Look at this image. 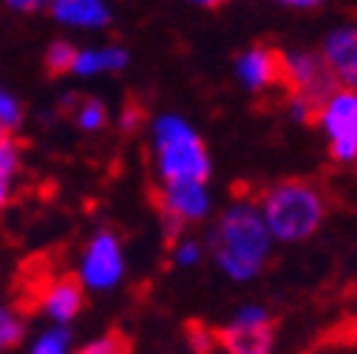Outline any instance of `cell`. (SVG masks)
<instances>
[{
    "instance_id": "19",
    "label": "cell",
    "mask_w": 357,
    "mask_h": 354,
    "mask_svg": "<svg viewBox=\"0 0 357 354\" xmlns=\"http://www.w3.org/2000/svg\"><path fill=\"white\" fill-rule=\"evenodd\" d=\"M23 337H26L23 318L15 312V309L6 306L3 312H0V346H3V348H15V346L23 343Z\"/></svg>"
},
{
    "instance_id": "15",
    "label": "cell",
    "mask_w": 357,
    "mask_h": 354,
    "mask_svg": "<svg viewBox=\"0 0 357 354\" xmlns=\"http://www.w3.org/2000/svg\"><path fill=\"white\" fill-rule=\"evenodd\" d=\"M66 111H71L77 128L85 130V134H97V130H102V128L108 125V108H105L100 100H94V97L68 102Z\"/></svg>"
},
{
    "instance_id": "10",
    "label": "cell",
    "mask_w": 357,
    "mask_h": 354,
    "mask_svg": "<svg viewBox=\"0 0 357 354\" xmlns=\"http://www.w3.org/2000/svg\"><path fill=\"white\" fill-rule=\"evenodd\" d=\"M321 54H324L337 88L357 91V23L332 29L324 37Z\"/></svg>"
},
{
    "instance_id": "23",
    "label": "cell",
    "mask_w": 357,
    "mask_h": 354,
    "mask_svg": "<svg viewBox=\"0 0 357 354\" xmlns=\"http://www.w3.org/2000/svg\"><path fill=\"white\" fill-rule=\"evenodd\" d=\"M142 119H145V111H142L137 102H128L125 111H122V116H119V125H122L125 134H133V130L139 128Z\"/></svg>"
},
{
    "instance_id": "7",
    "label": "cell",
    "mask_w": 357,
    "mask_h": 354,
    "mask_svg": "<svg viewBox=\"0 0 357 354\" xmlns=\"http://www.w3.org/2000/svg\"><path fill=\"white\" fill-rule=\"evenodd\" d=\"M273 340H275L273 318L258 303L241 306L236 318L218 329V343L227 354H270Z\"/></svg>"
},
{
    "instance_id": "20",
    "label": "cell",
    "mask_w": 357,
    "mask_h": 354,
    "mask_svg": "<svg viewBox=\"0 0 357 354\" xmlns=\"http://www.w3.org/2000/svg\"><path fill=\"white\" fill-rule=\"evenodd\" d=\"M77 354H130V340L122 332H111V334H102L91 343H85Z\"/></svg>"
},
{
    "instance_id": "2",
    "label": "cell",
    "mask_w": 357,
    "mask_h": 354,
    "mask_svg": "<svg viewBox=\"0 0 357 354\" xmlns=\"http://www.w3.org/2000/svg\"><path fill=\"white\" fill-rule=\"evenodd\" d=\"M258 207L278 244H301L312 238L321 230L329 210L324 190L306 179H284L266 187Z\"/></svg>"
},
{
    "instance_id": "12",
    "label": "cell",
    "mask_w": 357,
    "mask_h": 354,
    "mask_svg": "<svg viewBox=\"0 0 357 354\" xmlns=\"http://www.w3.org/2000/svg\"><path fill=\"white\" fill-rule=\"evenodd\" d=\"M52 17L71 29H105L111 6L105 0H52Z\"/></svg>"
},
{
    "instance_id": "3",
    "label": "cell",
    "mask_w": 357,
    "mask_h": 354,
    "mask_svg": "<svg viewBox=\"0 0 357 354\" xmlns=\"http://www.w3.org/2000/svg\"><path fill=\"white\" fill-rule=\"evenodd\" d=\"M151 145L156 159L159 185L176 182H207L210 153L202 137L176 114H162L151 122Z\"/></svg>"
},
{
    "instance_id": "22",
    "label": "cell",
    "mask_w": 357,
    "mask_h": 354,
    "mask_svg": "<svg viewBox=\"0 0 357 354\" xmlns=\"http://www.w3.org/2000/svg\"><path fill=\"white\" fill-rule=\"evenodd\" d=\"M170 258H173L176 267H196L202 261V244L193 238H182V241H176Z\"/></svg>"
},
{
    "instance_id": "1",
    "label": "cell",
    "mask_w": 357,
    "mask_h": 354,
    "mask_svg": "<svg viewBox=\"0 0 357 354\" xmlns=\"http://www.w3.org/2000/svg\"><path fill=\"white\" fill-rule=\"evenodd\" d=\"M273 244L275 238L266 227L258 201L244 199L230 204L218 215L207 238V249L218 263V270L238 284L252 281L264 270V263L270 261Z\"/></svg>"
},
{
    "instance_id": "26",
    "label": "cell",
    "mask_w": 357,
    "mask_h": 354,
    "mask_svg": "<svg viewBox=\"0 0 357 354\" xmlns=\"http://www.w3.org/2000/svg\"><path fill=\"white\" fill-rule=\"evenodd\" d=\"M190 3H196V6H207V9H215V6H221V3H227V0H190Z\"/></svg>"
},
{
    "instance_id": "21",
    "label": "cell",
    "mask_w": 357,
    "mask_h": 354,
    "mask_svg": "<svg viewBox=\"0 0 357 354\" xmlns=\"http://www.w3.org/2000/svg\"><path fill=\"white\" fill-rule=\"evenodd\" d=\"M188 340H190V348L196 354H210L215 346H221L218 343V332L204 326V323H190L188 326Z\"/></svg>"
},
{
    "instance_id": "14",
    "label": "cell",
    "mask_w": 357,
    "mask_h": 354,
    "mask_svg": "<svg viewBox=\"0 0 357 354\" xmlns=\"http://www.w3.org/2000/svg\"><path fill=\"white\" fill-rule=\"evenodd\" d=\"M23 170V148L15 137H0V199L9 204L15 193V176Z\"/></svg>"
},
{
    "instance_id": "4",
    "label": "cell",
    "mask_w": 357,
    "mask_h": 354,
    "mask_svg": "<svg viewBox=\"0 0 357 354\" xmlns=\"http://www.w3.org/2000/svg\"><path fill=\"white\" fill-rule=\"evenodd\" d=\"M318 125L329 139L332 159L340 164H357V91H332L318 111Z\"/></svg>"
},
{
    "instance_id": "16",
    "label": "cell",
    "mask_w": 357,
    "mask_h": 354,
    "mask_svg": "<svg viewBox=\"0 0 357 354\" xmlns=\"http://www.w3.org/2000/svg\"><path fill=\"white\" fill-rule=\"evenodd\" d=\"M79 49H74L68 40H54L46 49V57H43V68H46L52 77H60L66 71H74V60H77Z\"/></svg>"
},
{
    "instance_id": "24",
    "label": "cell",
    "mask_w": 357,
    "mask_h": 354,
    "mask_svg": "<svg viewBox=\"0 0 357 354\" xmlns=\"http://www.w3.org/2000/svg\"><path fill=\"white\" fill-rule=\"evenodd\" d=\"M6 6L15 12H37V9L52 6V0H6Z\"/></svg>"
},
{
    "instance_id": "5",
    "label": "cell",
    "mask_w": 357,
    "mask_h": 354,
    "mask_svg": "<svg viewBox=\"0 0 357 354\" xmlns=\"http://www.w3.org/2000/svg\"><path fill=\"white\" fill-rule=\"evenodd\" d=\"M153 201L159 207L162 224L167 238L182 236L188 224H196L210 213V190L207 182H176V185H159L153 193Z\"/></svg>"
},
{
    "instance_id": "11",
    "label": "cell",
    "mask_w": 357,
    "mask_h": 354,
    "mask_svg": "<svg viewBox=\"0 0 357 354\" xmlns=\"http://www.w3.org/2000/svg\"><path fill=\"white\" fill-rule=\"evenodd\" d=\"M82 281L74 278V275H60V278H49L40 284V292H37V303L43 306L57 326H66L71 323L79 309H82Z\"/></svg>"
},
{
    "instance_id": "17",
    "label": "cell",
    "mask_w": 357,
    "mask_h": 354,
    "mask_svg": "<svg viewBox=\"0 0 357 354\" xmlns=\"http://www.w3.org/2000/svg\"><path fill=\"white\" fill-rule=\"evenodd\" d=\"M31 354H71V332H68V326L46 329L34 340Z\"/></svg>"
},
{
    "instance_id": "18",
    "label": "cell",
    "mask_w": 357,
    "mask_h": 354,
    "mask_svg": "<svg viewBox=\"0 0 357 354\" xmlns=\"http://www.w3.org/2000/svg\"><path fill=\"white\" fill-rule=\"evenodd\" d=\"M20 125H23V102L12 91H3L0 94V130H3V137H12L20 130Z\"/></svg>"
},
{
    "instance_id": "9",
    "label": "cell",
    "mask_w": 357,
    "mask_h": 354,
    "mask_svg": "<svg viewBox=\"0 0 357 354\" xmlns=\"http://www.w3.org/2000/svg\"><path fill=\"white\" fill-rule=\"evenodd\" d=\"M236 77L252 94L284 88V52L270 46H252L236 57Z\"/></svg>"
},
{
    "instance_id": "13",
    "label": "cell",
    "mask_w": 357,
    "mask_h": 354,
    "mask_svg": "<svg viewBox=\"0 0 357 354\" xmlns=\"http://www.w3.org/2000/svg\"><path fill=\"white\" fill-rule=\"evenodd\" d=\"M128 63H130V54H128V49H122V46L79 49L71 74H77V77H97V74H102V71L116 74V71H125Z\"/></svg>"
},
{
    "instance_id": "25",
    "label": "cell",
    "mask_w": 357,
    "mask_h": 354,
    "mask_svg": "<svg viewBox=\"0 0 357 354\" xmlns=\"http://www.w3.org/2000/svg\"><path fill=\"white\" fill-rule=\"evenodd\" d=\"M275 3L289 6V9H318L326 3V0H275Z\"/></svg>"
},
{
    "instance_id": "8",
    "label": "cell",
    "mask_w": 357,
    "mask_h": 354,
    "mask_svg": "<svg viewBox=\"0 0 357 354\" xmlns=\"http://www.w3.org/2000/svg\"><path fill=\"white\" fill-rule=\"evenodd\" d=\"M284 79L287 94L306 97L315 105H324L332 97V91H337V82L321 52H284Z\"/></svg>"
},
{
    "instance_id": "6",
    "label": "cell",
    "mask_w": 357,
    "mask_h": 354,
    "mask_svg": "<svg viewBox=\"0 0 357 354\" xmlns=\"http://www.w3.org/2000/svg\"><path fill=\"white\" fill-rule=\"evenodd\" d=\"M122 275H125V255L116 233L97 230L79 258L77 278L82 281L85 289L105 292V289H114L122 281Z\"/></svg>"
}]
</instances>
